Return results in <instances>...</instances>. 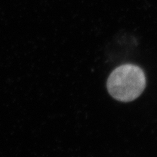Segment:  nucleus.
I'll use <instances>...</instances> for the list:
<instances>
[{"label":"nucleus","instance_id":"1","mask_svg":"<svg viewBox=\"0 0 157 157\" xmlns=\"http://www.w3.org/2000/svg\"><path fill=\"white\" fill-rule=\"evenodd\" d=\"M146 85L145 76L134 65L121 66L111 73L107 81V89L115 99L128 102L139 97Z\"/></svg>","mask_w":157,"mask_h":157}]
</instances>
